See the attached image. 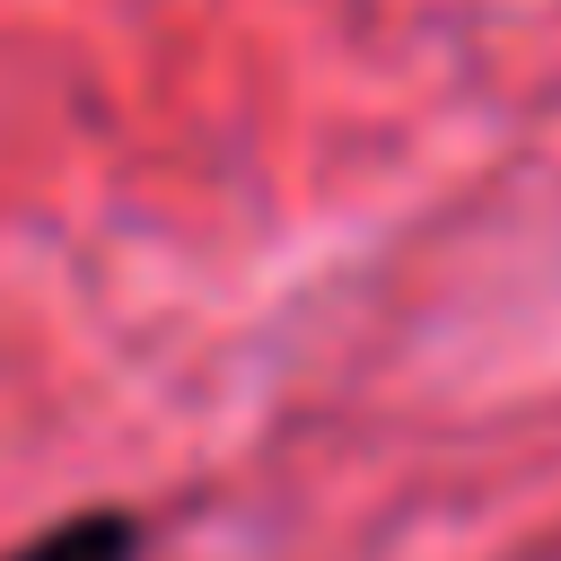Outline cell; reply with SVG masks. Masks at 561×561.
I'll use <instances>...</instances> for the list:
<instances>
[{"instance_id":"obj_1","label":"cell","mask_w":561,"mask_h":561,"mask_svg":"<svg viewBox=\"0 0 561 561\" xmlns=\"http://www.w3.org/2000/svg\"><path fill=\"white\" fill-rule=\"evenodd\" d=\"M0 561H140V517H131V508H79V517L26 535V543L0 552Z\"/></svg>"}]
</instances>
